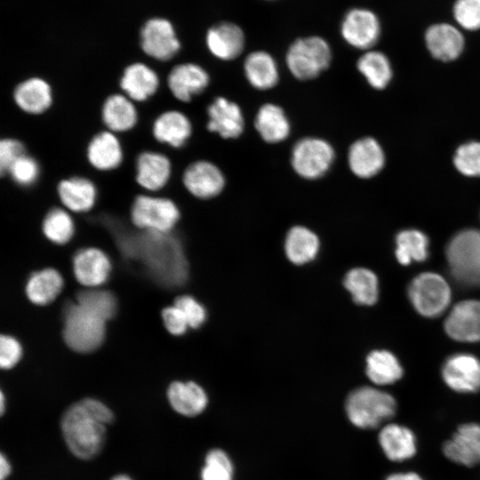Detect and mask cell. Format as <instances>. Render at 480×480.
I'll return each mask as SVG.
<instances>
[{
    "label": "cell",
    "mask_w": 480,
    "mask_h": 480,
    "mask_svg": "<svg viewBox=\"0 0 480 480\" xmlns=\"http://www.w3.org/2000/svg\"><path fill=\"white\" fill-rule=\"evenodd\" d=\"M452 15L459 28L476 31L480 29V0H456Z\"/></svg>",
    "instance_id": "ee69618b"
},
{
    "label": "cell",
    "mask_w": 480,
    "mask_h": 480,
    "mask_svg": "<svg viewBox=\"0 0 480 480\" xmlns=\"http://www.w3.org/2000/svg\"><path fill=\"white\" fill-rule=\"evenodd\" d=\"M457 170L468 177L480 176V142L470 141L460 145L453 157Z\"/></svg>",
    "instance_id": "7bdbcfd3"
},
{
    "label": "cell",
    "mask_w": 480,
    "mask_h": 480,
    "mask_svg": "<svg viewBox=\"0 0 480 480\" xmlns=\"http://www.w3.org/2000/svg\"><path fill=\"white\" fill-rule=\"evenodd\" d=\"M22 356V347L20 341L10 335L0 338V365L2 369L13 368Z\"/></svg>",
    "instance_id": "7dc6e473"
},
{
    "label": "cell",
    "mask_w": 480,
    "mask_h": 480,
    "mask_svg": "<svg viewBox=\"0 0 480 480\" xmlns=\"http://www.w3.org/2000/svg\"><path fill=\"white\" fill-rule=\"evenodd\" d=\"M161 316L165 329L172 335H182L189 327L183 312L175 305L163 308Z\"/></svg>",
    "instance_id": "c3c4849f"
},
{
    "label": "cell",
    "mask_w": 480,
    "mask_h": 480,
    "mask_svg": "<svg viewBox=\"0 0 480 480\" xmlns=\"http://www.w3.org/2000/svg\"><path fill=\"white\" fill-rule=\"evenodd\" d=\"M353 300L360 305H372L378 299V279L373 272L364 268L349 270L343 280Z\"/></svg>",
    "instance_id": "d590c367"
},
{
    "label": "cell",
    "mask_w": 480,
    "mask_h": 480,
    "mask_svg": "<svg viewBox=\"0 0 480 480\" xmlns=\"http://www.w3.org/2000/svg\"><path fill=\"white\" fill-rule=\"evenodd\" d=\"M380 22L370 9L353 8L349 10L341 21L340 34L351 46L367 50L372 48L380 36Z\"/></svg>",
    "instance_id": "4fadbf2b"
},
{
    "label": "cell",
    "mask_w": 480,
    "mask_h": 480,
    "mask_svg": "<svg viewBox=\"0 0 480 480\" xmlns=\"http://www.w3.org/2000/svg\"><path fill=\"white\" fill-rule=\"evenodd\" d=\"M42 231L55 244L68 243L75 234V222L70 212L62 206L51 208L43 219Z\"/></svg>",
    "instance_id": "74e56055"
},
{
    "label": "cell",
    "mask_w": 480,
    "mask_h": 480,
    "mask_svg": "<svg viewBox=\"0 0 480 480\" xmlns=\"http://www.w3.org/2000/svg\"><path fill=\"white\" fill-rule=\"evenodd\" d=\"M378 442L384 455L393 462L412 459L417 452V439L413 431L402 424L388 422L379 432Z\"/></svg>",
    "instance_id": "4316f807"
},
{
    "label": "cell",
    "mask_w": 480,
    "mask_h": 480,
    "mask_svg": "<svg viewBox=\"0 0 480 480\" xmlns=\"http://www.w3.org/2000/svg\"><path fill=\"white\" fill-rule=\"evenodd\" d=\"M41 175V166L38 160L25 153L20 156L9 168L5 176L17 186L28 188L36 185Z\"/></svg>",
    "instance_id": "b9f144b4"
},
{
    "label": "cell",
    "mask_w": 480,
    "mask_h": 480,
    "mask_svg": "<svg viewBox=\"0 0 480 480\" xmlns=\"http://www.w3.org/2000/svg\"><path fill=\"white\" fill-rule=\"evenodd\" d=\"M116 244L126 258L140 263L146 274L164 288L182 286L188 277L183 245L172 232H139L114 228Z\"/></svg>",
    "instance_id": "6da1fadb"
},
{
    "label": "cell",
    "mask_w": 480,
    "mask_h": 480,
    "mask_svg": "<svg viewBox=\"0 0 480 480\" xmlns=\"http://www.w3.org/2000/svg\"><path fill=\"white\" fill-rule=\"evenodd\" d=\"M174 305L184 314L190 328L200 327L206 319L204 306L190 295H181L176 298Z\"/></svg>",
    "instance_id": "bcb514c9"
},
{
    "label": "cell",
    "mask_w": 480,
    "mask_h": 480,
    "mask_svg": "<svg viewBox=\"0 0 480 480\" xmlns=\"http://www.w3.org/2000/svg\"><path fill=\"white\" fill-rule=\"evenodd\" d=\"M64 280L60 273L52 268H46L32 273L26 284L28 299L34 304L44 306L52 302L60 293Z\"/></svg>",
    "instance_id": "d6a6232c"
},
{
    "label": "cell",
    "mask_w": 480,
    "mask_h": 480,
    "mask_svg": "<svg viewBox=\"0 0 480 480\" xmlns=\"http://www.w3.org/2000/svg\"><path fill=\"white\" fill-rule=\"evenodd\" d=\"M358 71L375 89H383L390 82L392 68L388 57L379 51H368L356 62Z\"/></svg>",
    "instance_id": "8d00e7d4"
},
{
    "label": "cell",
    "mask_w": 480,
    "mask_h": 480,
    "mask_svg": "<svg viewBox=\"0 0 480 480\" xmlns=\"http://www.w3.org/2000/svg\"><path fill=\"white\" fill-rule=\"evenodd\" d=\"M384 163V152L373 138H361L348 148V167L353 174L359 178L369 179L375 176L383 168Z\"/></svg>",
    "instance_id": "f1b7e54d"
},
{
    "label": "cell",
    "mask_w": 480,
    "mask_h": 480,
    "mask_svg": "<svg viewBox=\"0 0 480 480\" xmlns=\"http://www.w3.org/2000/svg\"><path fill=\"white\" fill-rule=\"evenodd\" d=\"M210 84L208 72L194 62L172 67L166 76V85L178 101L188 103L206 90Z\"/></svg>",
    "instance_id": "2e32d148"
},
{
    "label": "cell",
    "mask_w": 480,
    "mask_h": 480,
    "mask_svg": "<svg viewBox=\"0 0 480 480\" xmlns=\"http://www.w3.org/2000/svg\"><path fill=\"white\" fill-rule=\"evenodd\" d=\"M12 100L19 110L31 116L47 113L54 102L51 83L38 76L26 77L12 90Z\"/></svg>",
    "instance_id": "5bb4252c"
},
{
    "label": "cell",
    "mask_w": 480,
    "mask_h": 480,
    "mask_svg": "<svg viewBox=\"0 0 480 480\" xmlns=\"http://www.w3.org/2000/svg\"><path fill=\"white\" fill-rule=\"evenodd\" d=\"M345 411L355 427L372 429L382 427L394 417L396 401L390 394L376 388L360 387L348 396Z\"/></svg>",
    "instance_id": "3957f363"
},
{
    "label": "cell",
    "mask_w": 480,
    "mask_h": 480,
    "mask_svg": "<svg viewBox=\"0 0 480 480\" xmlns=\"http://www.w3.org/2000/svg\"><path fill=\"white\" fill-rule=\"evenodd\" d=\"M140 44L147 56L159 61L170 60L181 47L173 25L164 18H152L145 22Z\"/></svg>",
    "instance_id": "30bf717a"
},
{
    "label": "cell",
    "mask_w": 480,
    "mask_h": 480,
    "mask_svg": "<svg viewBox=\"0 0 480 480\" xmlns=\"http://www.w3.org/2000/svg\"><path fill=\"white\" fill-rule=\"evenodd\" d=\"M130 219L140 230L169 233L179 222L180 211L170 197L142 192L133 197Z\"/></svg>",
    "instance_id": "5b68a950"
},
{
    "label": "cell",
    "mask_w": 480,
    "mask_h": 480,
    "mask_svg": "<svg viewBox=\"0 0 480 480\" xmlns=\"http://www.w3.org/2000/svg\"><path fill=\"white\" fill-rule=\"evenodd\" d=\"M290 73L297 79L308 81L326 70L332 61V50L326 40L317 36L296 39L285 56Z\"/></svg>",
    "instance_id": "52a82bcc"
},
{
    "label": "cell",
    "mask_w": 480,
    "mask_h": 480,
    "mask_svg": "<svg viewBox=\"0 0 480 480\" xmlns=\"http://www.w3.org/2000/svg\"><path fill=\"white\" fill-rule=\"evenodd\" d=\"M207 130L223 139H236L244 130V116L240 106L228 98L219 96L207 107Z\"/></svg>",
    "instance_id": "44dd1931"
},
{
    "label": "cell",
    "mask_w": 480,
    "mask_h": 480,
    "mask_svg": "<svg viewBox=\"0 0 480 480\" xmlns=\"http://www.w3.org/2000/svg\"><path fill=\"white\" fill-rule=\"evenodd\" d=\"M244 73L247 82L257 90H270L279 82V70L273 56L265 51H254L244 59Z\"/></svg>",
    "instance_id": "1f68e13d"
},
{
    "label": "cell",
    "mask_w": 480,
    "mask_h": 480,
    "mask_svg": "<svg viewBox=\"0 0 480 480\" xmlns=\"http://www.w3.org/2000/svg\"><path fill=\"white\" fill-rule=\"evenodd\" d=\"M319 247L318 236L304 226H294L286 234L285 254L288 260L295 265H303L314 260Z\"/></svg>",
    "instance_id": "836d02e7"
},
{
    "label": "cell",
    "mask_w": 480,
    "mask_h": 480,
    "mask_svg": "<svg viewBox=\"0 0 480 480\" xmlns=\"http://www.w3.org/2000/svg\"><path fill=\"white\" fill-rule=\"evenodd\" d=\"M385 480H424L418 473L413 471L395 472L389 474Z\"/></svg>",
    "instance_id": "681fc988"
},
{
    "label": "cell",
    "mask_w": 480,
    "mask_h": 480,
    "mask_svg": "<svg viewBox=\"0 0 480 480\" xmlns=\"http://www.w3.org/2000/svg\"><path fill=\"white\" fill-rule=\"evenodd\" d=\"M254 127L260 137L269 144L280 143L291 133V123L285 111L271 102L259 108L254 117Z\"/></svg>",
    "instance_id": "4dcf8cb0"
},
{
    "label": "cell",
    "mask_w": 480,
    "mask_h": 480,
    "mask_svg": "<svg viewBox=\"0 0 480 480\" xmlns=\"http://www.w3.org/2000/svg\"><path fill=\"white\" fill-rule=\"evenodd\" d=\"M172 164L163 152L145 149L134 161V180L145 193L157 194L170 182Z\"/></svg>",
    "instance_id": "8fae6325"
},
{
    "label": "cell",
    "mask_w": 480,
    "mask_h": 480,
    "mask_svg": "<svg viewBox=\"0 0 480 480\" xmlns=\"http://www.w3.org/2000/svg\"><path fill=\"white\" fill-rule=\"evenodd\" d=\"M112 265L108 256L96 247L80 249L73 257V272L76 280L89 288L107 282Z\"/></svg>",
    "instance_id": "d4e9b609"
},
{
    "label": "cell",
    "mask_w": 480,
    "mask_h": 480,
    "mask_svg": "<svg viewBox=\"0 0 480 480\" xmlns=\"http://www.w3.org/2000/svg\"><path fill=\"white\" fill-rule=\"evenodd\" d=\"M193 133L189 117L179 109H166L152 122L151 134L156 141L179 149L184 147Z\"/></svg>",
    "instance_id": "603a6c76"
},
{
    "label": "cell",
    "mask_w": 480,
    "mask_h": 480,
    "mask_svg": "<svg viewBox=\"0 0 480 480\" xmlns=\"http://www.w3.org/2000/svg\"><path fill=\"white\" fill-rule=\"evenodd\" d=\"M56 195L61 206L68 212L86 213L95 206L99 192L96 184L90 178L73 175L58 181Z\"/></svg>",
    "instance_id": "ac0fdd59"
},
{
    "label": "cell",
    "mask_w": 480,
    "mask_h": 480,
    "mask_svg": "<svg viewBox=\"0 0 480 480\" xmlns=\"http://www.w3.org/2000/svg\"><path fill=\"white\" fill-rule=\"evenodd\" d=\"M442 378L456 392L476 393L480 390V361L470 354L452 355L443 364Z\"/></svg>",
    "instance_id": "d6986e66"
},
{
    "label": "cell",
    "mask_w": 480,
    "mask_h": 480,
    "mask_svg": "<svg viewBox=\"0 0 480 480\" xmlns=\"http://www.w3.org/2000/svg\"><path fill=\"white\" fill-rule=\"evenodd\" d=\"M446 259L452 276L461 284L480 287V231L465 229L448 243Z\"/></svg>",
    "instance_id": "8992f818"
},
{
    "label": "cell",
    "mask_w": 480,
    "mask_h": 480,
    "mask_svg": "<svg viewBox=\"0 0 480 480\" xmlns=\"http://www.w3.org/2000/svg\"><path fill=\"white\" fill-rule=\"evenodd\" d=\"M181 182L191 196L208 200L218 196L223 191L226 178L214 163L200 159L187 165L181 175Z\"/></svg>",
    "instance_id": "7c38bea8"
},
{
    "label": "cell",
    "mask_w": 480,
    "mask_h": 480,
    "mask_svg": "<svg viewBox=\"0 0 480 480\" xmlns=\"http://www.w3.org/2000/svg\"><path fill=\"white\" fill-rule=\"evenodd\" d=\"M444 331L453 340L465 342L480 340V300L460 301L444 320Z\"/></svg>",
    "instance_id": "cb8c5ba5"
},
{
    "label": "cell",
    "mask_w": 480,
    "mask_h": 480,
    "mask_svg": "<svg viewBox=\"0 0 480 480\" xmlns=\"http://www.w3.org/2000/svg\"><path fill=\"white\" fill-rule=\"evenodd\" d=\"M424 39L431 55L443 61L456 60L465 46L464 36L460 28L446 22L429 26Z\"/></svg>",
    "instance_id": "484cf974"
},
{
    "label": "cell",
    "mask_w": 480,
    "mask_h": 480,
    "mask_svg": "<svg viewBox=\"0 0 480 480\" xmlns=\"http://www.w3.org/2000/svg\"><path fill=\"white\" fill-rule=\"evenodd\" d=\"M106 322L77 302L68 303L63 310V340L75 352H93L105 340Z\"/></svg>",
    "instance_id": "277c9868"
},
{
    "label": "cell",
    "mask_w": 480,
    "mask_h": 480,
    "mask_svg": "<svg viewBox=\"0 0 480 480\" xmlns=\"http://www.w3.org/2000/svg\"><path fill=\"white\" fill-rule=\"evenodd\" d=\"M365 372L369 380L379 386L393 384L403 375L399 361L387 350L371 352L366 358Z\"/></svg>",
    "instance_id": "e575fe53"
},
{
    "label": "cell",
    "mask_w": 480,
    "mask_h": 480,
    "mask_svg": "<svg viewBox=\"0 0 480 480\" xmlns=\"http://www.w3.org/2000/svg\"><path fill=\"white\" fill-rule=\"evenodd\" d=\"M76 302L105 321L113 318L117 310L115 295L107 290L89 288L76 294Z\"/></svg>",
    "instance_id": "ab89813d"
},
{
    "label": "cell",
    "mask_w": 480,
    "mask_h": 480,
    "mask_svg": "<svg viewBox=\"0 0 480 480\" xmlns=\"http://www.w3.org/2000/svg\"><path fill=\"white\" fill-rule=\"evenodd\" d=\"M60 427L67 446L76 458L92 459L104 444L106 425L100 422L81 400L66 410Z\"/></svg>",
    "instance_id": "7a4b0ae2"
},
{
    "label": "cell",
    "mask_w": 480,
    "mask_h": 480,
    "mask_svg": "<svg viewBox=\"0 0 480 480\" xmlns=\"http://www.w3.org/2000/svg\"><path fill=\"white\" fill-rule=\"evenodd\" d=\"M124 158L118 134L107 129L94 133L86 143L85 159L97 172H108L119 168Z\"/></svg>",
    "instance_id": "9a60e30c"
},
{
    "label": "cell",
    "mask_w": 480,
    "mask_h": 480,
    "mask_svg": "<svg viewBox=\"0 0 480 480\" xmlns=\"http://www.w3.org/2000/svg\"><path fill=\"white\" fill-rule=\"evenodd\" d=\"M446 459L468 468L480 464V423L460 424L442 446Z\"/></svg>",
    "instance_id": "e0dca14e"
},
{
    "label": "cell",
    "mask_w": 480,
    "mask_h": 480,
    "mask_svg": "<svg viewBox=\"0 0 480 480\" xmlns=\"http://www.w3.org/2000/svg\"><path fill=\"white\" fill-rule=\"evenodd\" d=\"M0 401H1L0 410H1V414H3L4 412V408H5L4 407L5 399H4V395L3 392H1V399H0Z\"/></svg>",
    "instance_id": "f5cc1de1"
},
{
    "label": "cell",
    "mask_w": 480,
    "mask_h": 480,
    "mask_svg": "<svg viewBox=\"0 0 480 480\" xmlns=\"http://www.w3.org/2000/svg\"><path fill=\"white\" fill-rule=\"evenodd\" d=\"M100 116L103 127L116 134L133 130L139 122L136 103L121 92L109 93L104 98Z\"/></svg>",
    "instance_id": "7402d4cb"
},
{
    "label": "cell",
    "mask_w": 480,
    "mask_h": 480,
    "mask_svg": "<svg viewBox=\"0 0 480 480\" xmlns=\"http://www.w3.org/2000/svg\"><path fill=\"white\" fill-rule=\"evenodd\" d=\"M160 84L156 71L141 61L128 64L118 80L120 92L135 103L146 102L155 96Z\"/></svg>",
    "instance_id": "ffe728a7"
},
{
    "label": "cell",
    "mask_w": 480,
    "mask_h": 480,
    "mask_svg": "<svg viewBox=\"0 0 480 480\" xmlns=\"http://www.w3.org/2000/svg\"><path fill=\"white\" fill-rule=\"evenodd\" d=\"M166 394L172 408L187 417L199 415L208 404L206 392L194 381H173L169 385Z\"/></svg>",
    "instance_id": "f546056e"
},
{
    "label": "cell",
    "mask_w": 480,
    "mask_h": 480,
    "mask_svg": "<svg viewBox=\"0 0 480 480\" xmlns=\"http://www.w3.org/2000/svg\"><path fill=\"white\" fill-rule=\"evenodd\" d=\"M12 467L7 458L1 453L0 456V480H4L11 474Z\"/></svg>",
    "instance_id": "f907efd6"
},
{
    "label": "cell",
    "mask_w": 480,
    "mask_h": 480,
    "mask_svg": "<svg viewBox=\"0 0 480 480\" xmlns=\"http://www.w3.org/2000/svg\"><path fill=\"white\" fill-rule=\"evenodd\" d=\"M205 43L207 49L215 58L232 60L243 52L245 36L238 25L225 21L208 29Z\"/></svg>",
    "instance_id": "83f0119b"
},
{
    "label": "cell",
    "mask_w": 480,
    "mask_h": 480,
    "mask_svg": "<svg viewBox=\"0 0 480 480\" xmlns=\"http://www.w3.org/2000/svg\"><path fill=\"white\" fill-rule=\"evenodd\" d=\"M110 480H132V479L125 474H119L113 476Z\"/></svg>",
    "instance_id": "816d5d0a"
},
{
    "label": "cell",
    "mask_w": 480,
    "mask_h": 480,
    "mask_svg": "<svg viewBox=\"0 0 480 480\" xmlns=\"http://www.w3.org/2000/svg\"><path fill=\"white\" fill-rule=\"evenodd\" d=\"M396 257L402 265L412 261H423L428 258V239L420 230L405 229L396 238Z\"/></svg>",
    "instance_id": "f35d334b"
},
{
    "label": "cell",
    "mask_w": 480,
    "mask_h": 480,
    "mask_svg": "<svg viewBox=\"0 0 480 480\" xmlns=\"http://www.w3.org/2000/svg\"><path fill=\"white\" fill-rule=\"evenodd\" d=\"M408 296L414 308L422 316L441 315L451 300L446 281L438 274L425 272L417 276L408 287Z\"/></svg>",
    "instance_id": "9c48e42d"
},
{
    "label": "cell",
    "mask_w": 480,
    "mask_h": 480,
    "mask_svg": "<svg viewBox=\"0 0 480 480\" xmlns=\"http://www.w3.org/2000/svg\"><path fill=\"white\" fill-rule=\"evenodd\" d=\"M200 477L201 480H233L234 465L228 453L219 448L209 451Z\"/></svg>",
    "instance_id": "60d3db41"
},
{
    "label": "cell",
    "mask_w": 480,
    "mask_h": 480,
    "mask_svg": "<svg viewBox=\"0 0 480 480\" xmlns=\"http://www.w3.org/2000/svg\"><path fill=\"white\" fill-rule=\"evenodd\" d=\"M335 160L332 145L320 137L308 136L299 140L291 152V165L294 172L308 180L324 177Z\"/></svg>",
    "instance_id": "ba28073f"
},
{
    "label": "cell",
    "mask_w": 480,
    "mask_h": 480,
    "mask_svg": "<svg viewBox=\"0 0 480 480\" xmlns=\"http://www.w3.org/2000/svg\"><path fill=\"white\" fill-rule=\"evenodd\" d=\"M27 153L25 144L14 137H3L0 140V173L4 177L10 166Z\"/></svg>",
    "instance_id": "f6af8a7d"
}]
</instances>
